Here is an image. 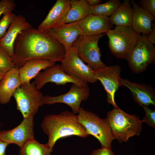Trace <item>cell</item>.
<instances>
[{
  "mask_svg": "<svg viewBox=\"0 0 155 155\" xmlns=\"http://www.w3.org/2000/svg\"><path fill=\"white\" fill-rule=\"evenodd\" d=\"M66 50L64 46L52 37L32 26L18 35L14 44L11 60L19 69L27 61L43 59L52 62H61Z\"/></svg>",
  "mask_w": 155,
  "mask_h": 155,
  "instance_id": "6da1fadb",
  "label": "cell"
},
{
  "mask_svg": "<svg viewBox=\"0 0 155 155\" xmlns=\"http://www.w3.org/2000/svg\"><path fill=\"white\" fill-rule=\"evenodd\" d=\"M41 127L48 136L47 143L52 149L56 142L60 138L73 135L86 138L89 135L78 121L77 115L67 111L45 115Z\"/></svg>",
  "mask_w": 155,
  "mask_h": 155,
  "instance_id": "7a4b0ae2",
  "label": "cell"
},
{
  "mask_svg": "<svg viewBox=\"0 0 155 155\" xmlns=\"http://www.w3.org/2000/svg\"><path fill=\"white\" fill-rule=\"evenodd\" d=\"M106 120L113 135L119 143L126 142L129 138L139 136L142 129V122L135 115L128 114L119 108L107 113Z\"/></svg>",
  "mask_w": 155,
  "mask_h": 155,
  "instance_id": "3957f363",
  "label": "cell"
},
{
  "mask_svg": "<svg viewBox=\"0 0 155 155\" xmlns=\"http://www.w3.org/2000/svg\"><path fill=\"white\" fill-rule=\"evenodd\" d=\"M108 38L111 53L118 58L127 60L140 34L131 26H116L105 33Z\"/></svg>",
  "mask_w": 155,
  "mask_h": 155,
  "instance_id": "277c9868",
  "label": "cell"
},
{
  "mask_svg": "<svg viewBox=\"0 0 155 155\" xmlns=\"http://www.w3.org/2000/svg\"><path fill=\"white\" fill-rule=\"evenodd\" d=\"M36 87L34 82L24 83L15 90L13 96L16 108L22 113L23 118L34 116L40 107L44 104V96Z\"/></svg>",
  "mask_w": 155,
  "mask_h": 155,
  "instance_id": "5b68a950",
  "label": "cell"
},
{
  "mask_svg": "<svg viewBox=\"0 0 155 155\" xmlns=\"http://www.w3.org/2000/svg\"><path fill=\"white\" fill-rule=\"evenodd\" d=\"M77 117L89 135L97 138L102 147L111 148V142L115 138L106 119L100 118L96 114L81 107Z\"/></svg>",
  "mask_w": 155,
  "mask_h": 155,
  "instance_id": "8992f818",
  "label": "cell"
},
{
  "mask_svg": "<svg viewBox=\"0 0 155 155\" xmlns=\"http://www.w3.org/2000/svg\"><path fill=\"white\" fill-rule=\"evenodd\" d=\"M105 34L81 35L78 37L72 45L83 62L87 63L93 70L106 65L101 59V54L98 46L99 39Z\"/></svg>",
  "mask_w": 155,
  "mask_h": 155,
  "instance_id": "52a82bcc",
  "label": "cell"
},
{
  "mask_svg": "<svg viewBox=\"0 0 155 155\" xmlns=\"http://www.w3.org/2000/svg\"><path fill=\"white\" fill-rule=\"evenodd\" d=\"M144 34L139 37L127 60L130 68L134 73L144 71L155 60V47Z\"/></svg>",
  "mask_w": 155,
  "mask_h": 155,
  "instance_id": "ba28073f",
  "label": "cell"
},
{
  "mask_svg": "<svg viewBox=\"0 0 155 155\" xmlns=\"http://www.w3.org/2000/svg\"><path fill=\"white\" fill-rule=\"evenodd\" d=\"M60 65L67 74L85 83H94L97 81L93 70L83 62L73 47L66 51Z\"/></svg>",
  "mask_w": 155,
  "mask_h": 155,
  "instance_id": "9c48e42d",
  "label": "cell"
},
{
  "mask_svg": "<svg viewBox=\"0 0 155 155\" xmlns=\"http://www.w3.org/2000/svg\"><path fill=\"white\" fill-rule=\"evenodd\" d=\"M90 94V88L88 84L80 86L72 84L66 93L57 96L46 95L44 96V104H53L57 103L66 104L71 108L72 112L75 115L78 113L82 101L86 100Z\"/></svg>",
  "mask_w": 155,
  "mask_h": 155,
  "instance_id": "30bf717a",
  "label": "cell"
},
{
  "mask_svg": "<svg viewBox=\"0 0 155 155\" xmlns=\"http://www.w3.org/2000/svg\"><path fill=\"white\" fill-rule=\"evenodd\" d=\"M93 70L96 79L100 82L106 92L107 102L113 105L114 108H119L115 102V95L117 90L121 86L120 66L118 65H106Z\"/></svg>",
  "mask_w": 155,
  "mask_h": 155,
  "instance_id": "8fae6325",
  "label": "cell"
},
{
  "mask_svg": "<svg viewBox=\"0 0 155 155\" xmlns=\"http://www.w3.org/2000/svg\"><path fill=\"white\" fill-rule=\"evenodd\" d=\"M34 117L23 118L20 123L10 130L0 131V140L9 144H14L20 148L34 139Z\"/></svg>",
  "mask_w": 155,
  "mask_h": 155,
  "instance_id": "7c38bea8",
  "label": "cell"
},
{
  "mask_svg": "<svg viewBox=\"0 0 155 155\" xmlns=\"http://www.w3.org/2000/svg\"><path fill=\"white\" fill-rule=\"evenodd\" d=\"M36 87L38 90L47 83L52 82L57 85H65L69 83L75 84L80 86L88 84L67 74L60 64H55L40 71L34 78Z\"/></svg>",
  "mask_w": 155,
  "mask_h": 155,
  "instance_id": "4fadbf2b",
  "label": "cell"
},
{
  "mask_svg": "<svg viewBox=\"0 0 155 155\" xmlns=\"http://www.w3.org/2000/svg\"><path fill=\"white\" fill-rule=\"evenodd\" d=\"M46 33L63 45L66 51L72 47L78 36L82 35L78 22L63 24L50 29Z\"/></svg>",
  "mask_w": 155,
  "mask_h": 155,
  "instance_id": "5bb4252c",
  "label": "cell"
},
{
  "mask_svg": "<svg viewBox=\"0 0 155 155\" xmlns=\"http://www.w3.org/2000/svg\"><path fill=\"white\" fill-rule=\"evenodd\" d=\"M70 7V0H57L37 29L46 33L50 29L62 25Z\"/></svg>",
  "mask_w": 155,
  "mask_h": 155,
  "instance_id": "9a60e30c",
  "label": "cell"
},
{
  "mask_svg": "<svg viewBox=\"0 0 155 155\" xmlns=\"http://www.w3.org/2000/svg\"><path fill=\"white\" fill-rule=\"evenodd\" d=\"M121 86L128 88L134 100L140 106L155 105V92L150 85L131 82L126 78L120 79Z\"/></svg>",
  "mask_w": 155,
  "mask_h": 155,
  "instance_id": "2e32d148",
  "label": "cell"
},
{
  "mask_svg": "<svg viewBox=\"0 0 155 155\" xmlns=\"http://www.w3.org/2000/svg\"><path fill=\"white\" fill-rule=\"evenodd\" d=\"M78 22L83 35L105 33L111 29L113 25L108 17L92 14Z\"/></svg>",
  "mask_w": 155,
  "mask_h": 155,
  "instance_id": "e0dca14e",
  "label": "cell"
},
{
  "mask_svg": "<svg viewBox=\"0 0 155 155\" xmlns=\"http://www.w3.org/2000/svg\"><path fill=\"white\" fill-rule=\"evenodd\" d=\"M32 27L23 16L16 15L5 35L0 39V46L11 57L14 53V44L18 34L22 31Z\"/></svg>",
  "mask_w": 155,
  "mask_h": 155,
  "instance_id": "ac0fdd59",
  "label": "cell"
},
{
  "mask_svg": "<svg viewBox=\"0 0 155 155\" xmlns=\"http://www.w3.org/2000/svg\"><path fill=\"white\" fill-rule=\"evenodd\" d=\"M22 84L18 68L14 67L7 71L0 82V104L9 102L16 90Z\"/></svg>",
  "mask_w": 155,
  "mask_h": 155,
  "instance_id": "d6986e66",
  "label": "cell"
},
{
  "mask_svg": "<svg viewBox=\"0 0 155 155\" xmlns=\"http://www.w3.org/2000/svg\"><path fill=\"white\" fill-rule=\"evenodd\" d=\"M130 3L133 9L131 27L140 34H150L152 31V22L155 21V17L144 10L136 1L131 0Z\"/></svg>",
  "mask_w": 155,
  "mask_h": 155,
  "instance_id": "ffe728a7",
  "label": "cell"
},
{
  "mask_svg": "<svg viewBox=\"0 0 155 155\" xmlns=\"http://www.w3.org/2000/svg\"><path fill=\"white\" fill-rule=\"evenodd\" d=\"M55 64V63L43 59H32L26 61L19 69L22 84L30 83L41 70H44Z\"/></svg>",
  "mask_w": 155,
  "mask_h": 155,
  "instance_id": "44dd1931",
  "label": "cell"
},
{
  "mask_svg": "<svg viewBox=\"0 0 155 155\" xmlns=\"http://www.w3.org/2000/svg\"><path fill=\"white\" fill-rule=\"evenodd\" d=\"M70 3L69 10L62 24L79 22L91 14V6L86 0H70Z\"/></svg>",
  "mask_w": 155,
  "mask_h": 155,
  "instance_id": "7402d4cb",
  "label": "cell"
},
{
  "mask_svg": "<svg viewBox=\"0 0 155 155\" xmlns=\"http://www.w3.org/2000/svg\"><path fill=\"white\" fill-rule=\"evenodd\" d=\"M133 14V8L130 1L124 0L116 10L109 18L113 25L131 26Z\"/></svg>",
  "mask_w": 155,
  "mask_h": 155,
  "instance_id": "603a6c76",
  "label": "cell"
},
{
  "mask_svg": "<svg viewBox=\"0 0 155 155\" xmlns=\"http://www.w3.org/2000/svg\"><path fill=\"white\" fill-rule=\"evenodd\" d=\"M53 150L47 143L40 144L34 139L20 148V155H51Z\"/></svg>",
  "mask_w": 155,
  "mask_h": 155,
  "instance_id": "cb8c5ba5",
  "label": "cell"
},
{
  "mask_svg": "<svg viewBox=\"0 0 155 155\" xmlns=\"http://www.w3.org/2000/svg\"><path fill=\"white\" fill-rule=\"evenodd\" d=\"M121 4L120 0H110L102 4L91 6V14L108 17L111 15Z\"/></svg>",
  "mask_w": 155,
  "mask_h": 155,
  "instance_id": "d4e9b609",
  "label": "cell"
},
{
  "mask_svg": "<svg viewBox=\"0 0 155 155\" xmlns=\"http://www.w3.org/2000/svg\"><path fill=\"white\" fill-rule=\"evenodd\" d=\"M16 67L11 61V57L2 47L0 46V70L7 72Z\"/></svg>",
  "mask_w": 155,
  "mask_h": 155,
  "instance_id": "484cf974",
  "label": "cell"
},
{
  "mask_svg": "<svg viewBox=\"0 0 155 155\" xmlns=\"http://www.w3.org/2000/svg\"><path fill=\"white\" fill-rule=\"evenodd\" d=\"M16 15L12 11L9 12L3 15L0 20V39L5 34L7 29L11 24Z\"/></svg>",
  "mask_w": 155,
  "mask_h": 155,
  "instance_id": "4316f807",
  "label": "cell"
},
{
  "mask_svg": "<svg viewBox=\"0 0 155 155\" xmlns=\"http://www.w3.org/2000/svg\"><path fill=\"white\" fill-rule=\"evenodd\" d=\"M146 115L142 122H146L149 126L155 128V111L149 108L148 106H143Z\"/></svg>",
  "mask_w": 155,
  "mask_h": 155,
  "instance_id": "83f0119b",
  "label": "cell"
},
{
  "mask_svg": "<svg viewBox=\"0 0 155 155\" xmlns=\"http://www.w3.org/2000/svg\"><path fill=\"white\" fill-rule=\"evenodd\" d=\"M16 6L14 1L12 0H1L0 1V17L10 11H12Z\"/></svg>",
  "mask_w": 155,
  "mask_h": 155,
  "instance_id": "f1b7e54d",
  "label": "cell"
},
{
  "mask_svg": "<svg viewBox=\"0 0 155 155\" xmlns=\"http://www.w3.org/2000/svg\"><path fill=\"white\" fill-rule=\"evenodd\" d=\"M139 3L144 10L155 17V0H141Z\"/></svg>",
  "mask_w": 155,
  "mask_h": 155,
  "instance_id": "f546056e",
  "label": "cell"
},
{
  "mask_svg": "<svg viewBox=\"0 0 155 155\" xmlns=\"http://www.w3.org/2000/svg\"><path fill=\"white\" fill-rule=\"evenodd\" d=\"M90 155H115L111 148L102 147L101 148L94 150Z\"/></svg>",
  "mask_w": 155,
  "mask_h": 155,
  "instance_id": "4dcf8cb0",
  "label": "cell"
},
{
  "mask_svg": "<svg viewBox=\"0 0 155 155\" xmlns=\"http://www.w3.org/2000/svg\"><path fill=\"white\" fill-rule=\"evenodd\" d=\"M9 144L0 140V155H6L5 150L7 146Z\"/></svg>",
  "mask_w": 155,
  "mask_h": 155,
  "instance_id": "1f68e13d",
  "label": "cell"
},
{
  "mask_svg": "<svg viewBox=\"0 0 155 155\" xmlns=\"http://www.w3.org/2000/svg\"><path fill=\"white\" fill-rule=\"evenodd\" d=\"M152 30L151 33L147 36L148 40L153 44H155V27L153 25Z\"/></svg>",
  "mask_w": 155,
  "mask_h": 155,
  "instance_id": "d6a6232c",
  "label": "cell"
},
{
  "mask_svg": "<svg viewBox=\"0 0 155 155\" xmlns=\"http://www.w3.org/2000/svg\"><path fill=\"white\" fill-rule=\"evenodd\" d=\"M87 2L90 5H94L100 3L101 1L100 0H86Z\"/></svg>",
  "mask_w": 155,
  "mask_h": 155,
  "instance_id": "836d02e7",
  "label": "cell"
},
{
  "mask_svg": "<svg viewBox=\"0 0 155 155\" xmlns=\"http://www.w3.org/2000/svg\"><path fill=\"white\" fill-rule=\"evenodd\" d=\"M7 72L0 70V82L3 76Z\"/></svg>",
  "mask_w": 155,
  "mask_h": 155,
  "instance_id": "e575fe53",
  "label": "cell"
},
{
  "mask_svg": "<svg viewBox=\"0 0 155 155\" xmlns=\"http://www.w3.org/2000/svg\"><path fill=\"white\" fill-rule=\"evenodd\" d=\"M0 127H1V124L0 123Z\"/></svg>",
  "mask_w": 155,
  "mask_h": 155,
  "instance_id": "d590c367",
  "label": "cell"
},
{
  "mask_svg": "<svg viewBox=\"0 0 155 155\" xmlns=\"http://www.w3.org/2000/svg\"></svg>",
  "mask_w": 155,
  "mask_h": 155,
  "instance_id": "8d00e7d4",
  "label": "cell"
}]
</instances>
